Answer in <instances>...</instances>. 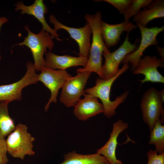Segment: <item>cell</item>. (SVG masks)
<instances>
[{"instance_id": "1", "label": "cell", "mask_w": 164, "mask_h": 164, "mask_svg": "<svg viewBox=\"0 0 164 164\" xmlns=\"http://www.w3.org/2000/svg\"><path fill=\"white\" fill-rule=\"evenodd\" d=\"M84 18L91 27L92 42L87 64L83 68L77 69L76 72H94L98 75L100 78L103 79L102 55L104 53L110 52V50L106 46L101 35V24L102 20L101 13L100 11H98L94 15L87 14Z\"/></svg>"}, {"instance_id": "2", "label": "cell", "mask_w": 164, "mask_h": 164, "mask_svg": "<svg viewBox=\"0 0 164 164\" xmlns=\"http://www.w3.org/2000/svg\"><path fill=\"white\" fill-rule=\"evenodd\" d=\"M130 67L128 63L123 64L122 67L115 75L107 78H98L93 87L85 90L86 93L89 94L99 99L104 108V114L108 118H110L116 113L117 107L126 99L129 91H126L117 96L113 101L110 99V93L112 85L115 81Z\"/></svg>"}, {"instance_id": "3", "label": "cell", "mask_w": 164, "mask_h": 164, "mask_svg": "<svg viewBox=\"0 0 164 164\" xmlns=\"http://www.w3.org/2000/svg\"><path fill=\"white\" fill-rule=\"evenodd\" d=\"M24 29L27 31V36L23 42L15 45L26 46L29 48L34 59L35 70L41 71L44 67V55L47 52V49L51 51L53 48V37L43 29L38 33L35 34L30 30L27 25Z\"/></svg>"}, {"instance_id": "4", "label": "cell", "mask_w": 164, "mask_h": 164, "mask_svg": "<svg viewBox=\"0 0 164 164\" xmlns=\"http://www.w3.org/2000/svg\"><path fill=\"white\" fill-rule=\"evenodd\" d=\"M35 138L28 131L27 126L19 123L15 126L6 140L8 153L12 157L23 160L26 155L32 156Z\"/></svg>"}, {"instance_id": "5", "label": "cell", "mask_w": 164, "mask_h": 164, "mask_svg": "<svg viewBox=\"0 0 164 164\" xmlns=\"http://www.w3.org/2000/svg\"><path fill=\"white\" fill-rule=\"evenodd\" d=\"M164 90L159 91L151 87L143 94L140 107L144 121L151 131L155 122L164 115Z\"/></svg>"}, {"instance_id": "6", "label": "cell", "mask_w": 164, "mask_h": 164, "mask_svg": "<svg viewBox=\"0 0 164 164\" xmlns=\"http://www.w3.org/2000/svg\"><path fill=\"white\" fill-rule=\"evenodd\" d=\"M77 73L76 75L68 78L62 88L60 101L67 107L74 106L85 94L84 88L91 73L87 71Z\"/></svg>"}, {"instance_id": "7", "label": "cell", "mask_w": 164, "mask_h": 164, "mask_svg": "<svg viewBox=\"0 0 164 164\" xmlns=\"http://www.w3.org/2000/svg\"><path fill=\"white\" fill-rule=\"evenodd\" d=\"M27 70L24 76L19 81L13 83L0 85V101L9 102L22 99V90L26 86L37 83L38 76L33 63L28 61L26 64Z\"/></svg>"}, {"instance_id": "8", "label": "cell", "mask_w": 164, "mask_h": 164, "mask_svg": "<svg viewBox=\"0 0 164 164\" xmlns=\"http://www.w3.org/2000/svg\"><path fill=\"white\" fill-rule=\"evenodd\" d=\"M136 24L141 32V42L136 50L127 55L121 62L123 64L129 63L131 65L132 71L136 68L145 50L151 45L158 44L157 37L164 30V26L160 27L155 26L148 28L143 27L138 23Z\"/></svg>"}, {"instance_id": "9", "label": "cell", "mask_w": 164, "mask_h": 164, "mask_svg": "<svg viewBox=\"0 0 164 164\" xmlns=\"http://www.w3.org/2000/svg\"><path fill=\"white\" fill-rule=\"evenodd\" d=\"M129 33L121 45L114 51L104 53V63L102 66L103 78L111 77L116 74L119 70V67L125 57L134 51L138 47L135 43L132 44L129 41Z\"/></svg>"}, {"instance_id": "10", "label": "cell", "mask_w": 164, "mask_h": 164, "mask_svg": "<svg viewBox=\"0 0 164 164\" xmlns=\"http://www.w3.org/2000/svg\"><path fill=\"white\" fill-rule=\"evenodd\" d=\"M50 22L53 25L54 29L56 32L59 29L65 30L70 37L77 43L79 48V56L88 59L91 46L90 38L91 29L89 24L87 22L83 27H71L64 25L59 22L53 14L49 17Z\"/></svg>"}, {"instance_id": "11", "label": "cell", "mask_w": 164, "mask_h": 164, "mask_svg": "<svg viewBox=\"0 0 164 164\" xmlns=\"http://www.w3.org/2000/svg\"><path fill=\"white\" fill-rule=\"evenodd\" d=\"M40 71L38 81L42 82L51 92L50 97L45 107V111H47L52 102H57L59 90L72 76L66 70H55L44 67Z\"/></svg>"}, {"instance_id": "12", "label": "cell", "mask_w": 164, "mask_h": 164, "mask_svg": "<svg viewBox=\"0 0 164 164\" xmlns=\"http://www.w3.org/2000/svg\"><path fill=\"white\" fill-rule=\"evenodd\" d=\"M164 62L155 56H145L141 58L136 68L132 72L134 74L144 75V78L139 80L142 84L148 82L164 83V77L158 70V67H164Z\"/></svg>"}, {"instance_id": "13", "label": "cell", "mask_w": 164, "mask_h": 164, "mask_svg": "<svg viewBox=\"0 0 164 164\" xmlns=\"http://www.w3.org/2000/svg\"><path fill=\"white\" fill-rule=\"evenodd\" d=\"M128 127L127 123L121 119H118L113 124L112 130L108 141L97 151V153L104 156L109 164H124L121 160L117 159L116 150L119 135Z\"/></svg>"}, {"instance_id": "14", "label": "cell", "mask_w": 164, "mask_h": 164, "mask_svg": "<svg viewBox=\"0 0 164 164\" xmlns=\"http://www.w3.org/2000/svg\"><path fill=\"white\" fill-rule=\"evenodd\" d=\"M138 28L129 21L124 20L115 24H110L102 20L101 24V31L102 38L107 47L110 48L116 45L118 43L120 36L124 31L129 33Z\"/></svg>"}, {"instance_id": "15", "label": "cell", "mask_w": 164, "mask_h": 164, "mask_svg": "<svg viewBox=\"0 0 164 164\" xmlns=\"http://www.w3.org/2000/svg\"><path fill=\"white\" fill-rule=\"evenodd\" d=\"M83 99H80L74 106L73 113L79 120L85 121L103 113L104 108L98 99L86 93Z\"/></svg>"}, {"instance_id": "16", "label": "cell", "mask_w": 164, "mask_h": 164, "mask_svg": "<svg viewBox=\"0 0 164 164\" xmlns=\"http://www.w3.org/2000/svg\"><path fill=\"white\" fill-rule=\"evenodd\" d=\"M15 10H20L21 14H27L34 16L41 23L42 29L50 33L53 38L61 41L58 38L59 35L57 32L51 28L46 21L44 15L48 12V10L43 0H36L29 6L26 5L22 2H19L15 4Z\"/></svg>"}, {"instance_id": "17", "label": "cell", "mask_w": 164, "mask_h": 164, "mask_svg": "<svg viewBox=\"0 0 164 164\" xmlns=\"http://www.w3.org/2000/svg\"><path fill=\"white\" fill-rule=\"evenodd\" d=\"M45 54L44 67L55 70H66L69 67L79 66L84 67L88 61L87 58L68 55L60 56L51 51L47 52Z\"/></svg>"}, {"instance_id": "18", "label": "cell", "mask_w": 164, "mask_h": 164, "mask_svg": "<svg viewBox=\"0 0 164 164\" xmlns=\"http://www.w3.org/2000/svg\"><path fill=\"white\" fill-rule=\"evenodd\" d=\"M164 17V1L152 0L143 10L133 16V21L146 27L150 21Z\"/></svg>"}, {"instance_id": "19", "label": "cell", "mask_w": 164, "mask_h": 164, "mask_svg": "<svg viewBox=\"0 0 164 164\" xmlns=\"http://www.w3.org/2000/svg\"><path fill=\"white\" fill-rule=\"evenodd\" d=\"M63 158V161L60 164H109L104 156L97 152L83 155L73 151L66 154Z\"/></svg>"}, {"instance_id": "20", "label": "cell", "mask_w": 164, "mask_h": 164, "mask_svg": "<svg viewBox=\"0 0 164 164\" xmlns=\"http://www.w3.org/2000/svg\"><path fill=\"white\" fill-rule=\"evenodd\" d=\"M9 103L7 101H0V138H5L15 127L9 114L8 107Z\"/></svg>"}, {"instance_id": "21", "label": "cell", "mask_w": 164, "mask_h": 164, "mask_svg": "<svg viewBox=\"0 0 164 164\" xmlns=\"http://www.w3.org/2000/svg\"><path fill=\"white\" fill-rule=\"evenodd\" d=\"M160 119L155 123L150 131L149 144L155 145L158 154L164 153V126Z\"/></svg>"}, {"instance_id": "22", "label": "cell", "mask_w": 164, "mask_h": 164, "mask_svg": "<svg viewBox=\"0 0 164 164\" xmlns=\"http://www.w3.org/2000/svg\"><path fill=\"white\" fill-rule=\"evenodd\" d=\"M152 0H133L128 9L124 15V20L129 21L132 16L138 13L141 8L146 7Z\"/></svg>"}, {"instance_id": "23", "label": "cell", "mask_w": 164, "mask_h": 164, "mask_svg": "<svg viewBox=\"0 0 164 164\" xmlns=\"http://www.w3.org/2000/svg\"><path fill=\"white\" fill-rule=\"evenodd\" d=\"M114 7L119 12L124 15L126 12L133 0H103Z\"/></svg>"}, {"instance_id": "24", "label": "cell", "mask_w": 164, "mask_h": 164, "mask_svg": "<svg viewBox=\"0 0 164 164\" xmlns=\"http://www.w3.org/2000/svg\"><path fill=\"white\" fill-rule=\"evenodd\" d=\"M147 155V164H164V153L159 154L155 150H150Z\"/></svg>"}, {"instance_id": "25", "label": "cell", "mask_w": 164, "mask_h": 164, "mask_svg": "<svg viewBox=\"0 0 164 164\" xmlns=\"http://www.w3.org/2000/svg\"><path fill=\"white\" fill-rule=\"evenodd\" d=\"M7 153L6 140L5 138H0V164H7L8 162Z\"/></svg>"}, {"instance_id": "26", "label": "cell", "mask_w": 164, "mask_h": 164, "mask_svg": "<svg viewBox=\"0 0 164 164\" xmlns=\"http://www.w3.org/2000/svg\"><path fill=\"white\" fill-rule=\"evenodd\" d=\"M9 20V19L6 17L2 16L0 17V30L1 27L4 24L7 23ZM2 57L0 53V61L1 60Z\"/></svg>"}, {"instance_id": "27", "label": "cell", "mask_w": 164, "mask_h": 164, "mask_svg": "<svg viewBox=\"0 0 164 164\" xmlns=\"http://www.w3.org/2000/svg\"><path fill=\"white\" fill-rule=\"evenodd\" d=\"M157 49L159 55L161 57L160 58H161L163 60H164V48L157 46Z\"/></svg>"}, {"instance_id": "28", "label": "cell", "mask_w": 164, "mask_h": 164, "mask_svg": "<svg viewBox=\"0 0 164 164\" xmlns=\"http://www.w3.org/2000/svg\"><path fill=\"white\" fill-rule=\"evenodd\" d=\"M20 164L17 163V164Z\"/></svg>"}]
</instances>
